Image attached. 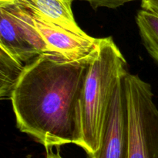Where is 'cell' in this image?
Instances as JSON below:
<instances>
[{
  "label": "cell",
  "instance_id": "cell-1",
  "mask_svg": "<svg viewBox=\"0 0 158 158\" xmlns=\"http://www.w3.org/2000/svg\"><path fill=\"white\" fill-rule=\"evenodd\" d=\"M93 54L66 60L43 54L26 65L15 85L10 100L17 127L46 150L76 143L77 105Z\"/></svg>",
  "mask_w": 158,
  "mask_h": 158
},
{
  "label": "cell",
  "instance_id": "cell-2",
  "mask_svg": "<svg viewBox=\"0 0 158 158\" xmlns=\"http://www.w3.org/2000/svg\"><path fill=\"white\" fill-rule=\"evenodd\" d=\"M123 54L111 37L100 38L88 65L77 109L76 145L88 156L103 143L113 97L119 79L127 72Z\"/></svg>",
  "mask_w": 158,
  "mask_h": 158
},
{
  "label": "cell",
  "instance_id": "cell-3",
  "mask_svg": "<svg viewBox=\"0 0 158 158\" xmlns=\"http://www.w3.org/2000/svg\"><path fill=\"white\" fill-rule=\"evenodd\" d=\"M128 116V158H158V108L151 85L137 74L124 76Z\"/></svg>",
  "mask_w": 158,
  "mask_h": 158
},
{
  "label": "cell",
  "instance_id": "cell-4",
  "mask_svg": "<svg viewBox=\"0 0 158 158\" xmlns=\"http://www.w3.org/2000/svg\"><path fill=\"white\" fill-rule=\"evenodd\" d=\"M0 46L26 65L48 53L33 15L18 2L0 4Z\"/></svg>",
  "mask_w": 158,
  "mask_h": 158
},
{
  "label": "cell",
  "instance_id": "cell-5",
  "mask_svg": "<svg viewBox=\"0 0 158 158\" xmlns=\"http://www.w3.org/2000/svg\"><path fill=\"white\" fill-rule=\"evenodd\" d=\"M125 74L119 79L113 97L101 147L95 154L88 156V158H128V116L124 88Z\"/></svg>",
  "mask_w": 158,
  "mask_h": 158
},
{
  "label": "cell",
  "instance_id": "cell-6",
  "mask_svg": "<svg viewBox=\"0 0 158 158\" xmlns=\"http://www.w3.org/2000/svg\"><path fill=\"white\" fill-rule=\"evenodd\" d=\"M33 17L37 30L46 43L49 54L66 60H77L90 57L98 47L100 38H94L86 33L80 35Z\"/></svg>",
  "mask_w": 158,
  "mask_h": 158
},
{
  "label": "cell",
  "instance_id": "cell-7",
  "mask_svg": "<svg viewBox=\"0 0 158 158\" xmlns=\"http://www.w3.org/2000/svg\"><path fill=\"white\" fill-rule=\"evenodd\" d=\"M74 0H16L32 15L47 23L84 35L86 33L78 26L72 10Z\"/></svg>",
  "mask_w": 158,
  "mask_h": 158
},
{
  "label": "cell",
  "instance_id": "cell-8",
  "mask_svg": "<svg viewBox=\"0 0 158 158\" xmlns=\"http://www.w3.org/2000/svg\"><path fill=\"white\" fill-rule=\"evenodd\" d=\"M26 64L0 46V98L10 99Z\"/></svg>",
  "mask_w": 158,
  "mask_h": 158
},
{
  "label": "cell",
  "instance_id": "cell-9",
  "mask_svg": "<svg viewBox=\"0 0 158 158\" xmlns=\"http://www.w3.org/2000/svg\"><path fill=\"white\" fill-rule=\"evenodd\" d=\"M136 23L143 46L158 63V13L142 9L137 12Z\"/></svg>",
  "mask_w": 158,
  "mask_h": 158
},
{
  "label": "cell",
  "instance_id": "cell-10",
  "mask_svg": "<svg viewBox=\"0 0 158 158\" xmlns=\"http://www.w3.org/2000/svg\"><path fill=\"white\" fill-rule=\"evenodd\" d=\"M87 2L94 9L99 8H109V9H117L120 6H123L126 3L134 0H81Z\"/></svg>",
  "mask_w": 158,
  "mask_h": 158
},
{
  "label": "cell",
  "instance_id": "cell-11",
  "mask_svg": "<svg viewBox=\"0 0 158 158\" xmlns=\"http://www.w3.org/2000/svg\"><path fill=\"white\" fill-rule=\"evenodd\" d=\"M141 2L142 9L158 13V0H141Z\"/></svg>",
  "mask_w": 158,
  "mask_h": 158
},
{
  "label": "cell",
  "instance_id": "cell-12",
  "mask_svg": "<svg viewBox=\"0 0 158 158\" xmlns=\"http://www.w3.org/2000/svg\"><path fill=\"white\" fill-rule=\"evenodd\" d=\"M46 158H63L60 155V152L52 151V148H49L46 150Z\"/></svg>",
  "mask_w": 158,
  "mask_h": 158
},
{
  "label": "cell",
  "instance_id": "cell-13",
  "mask_svg": "<svg viewBox=\"0 0 158 158\" xmlns=\"http://www.w3.org/2000/svg\"><path fill=\"white\" fill-rule=\"evenodd\" d=\"M16 0H0V4H6V3L14 2Z\"/></svg>",
  "mask_w": 158,
  "mask_h": 158
}]
</instances>
